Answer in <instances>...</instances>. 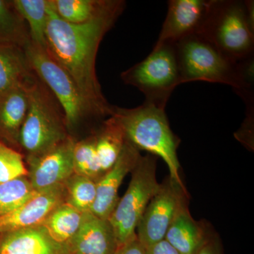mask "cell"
Returning a JSON list of instances; mask_svg holds the SVG:
<instances>
[{
  "instance_id": "27",
  "label": "cell",
  "mask_w": 254,
  "mask_h": 254,
  "mask_svg": "<svg viewBox=\"0 0 254 254\" xmlns=\"http://www.w3.org/2000/svg\"><path fill=\"white\" fill-rule=\"evenodd\" d=\"M28 168L23 155L17 150L0 141V184L21 177H28Z\"/></svg>"
},
{
  "instance_id": "25",
  "label": "cell",
  "mask_w": 254,
  "mask_h": 254,
  "mask_svg": "<svg viewBox=\"0 0 254 254\" xmlns=\"http://www.w3.org/2000/svg\"><path fill=\"white\" fill-rule=\"evenodd\" d=\"M36 192L28 177L0 184V218L17 210Z\"/></svg>"
},
{
  "instance_id": "31",
  "label": "cell",
  "mask_w": 254,
  "mask_h": 254,
  "mask_svg": "<svg viewBox=\"0 0 254 254\" xmlns=\"http://www.w3.org/2000/svg\"></svg>"
},
{
  "instance_id": "3",
  "label": "cell",
  "mask_w": 254,
  "mask_h": 254,
  "mask_svg": "<svg viewBox=\"0 0 254 254\" xmlns=\"http://www.w3.org/2000/svg\"><path fill=\"white\" fill-rule=\"evenodd\" d=\"M28 106L18 138L26 160L53 149L70 136L63 110L48 87L33 73L26 83Z\"/></svg>"
},
{
  "instance_id": "18",
  "label": "cell",
  "mask_w": 254,
  "mask_h": 254,
  "mask_svg": "<svg viewBox=\"0 0 254 254\" xmlns=\"http://www.w3.org/2000/svg\"><path fill=\"white\" fill-rule=\"evenodd\" d=\"M33 73L23 47L0 43V96L25 83Z\"/></svg>"
},
{
  "instance_id": "2",
  "label": "cell",
  "mask_w": 254,
  "mask_h": 254,
  "mask_svg": "<svg viewBox=\"0 0 254 254\" xmlns=\"http://www.w3.org/2000/svg\"><path fill=\"white\" fill-rule=\"evenodd\" d=\"M111 115L121 125L127 141L138 150L163 159L168 165L169 177L183 185L177 156L180 139L170 128L165 109L145 101L131 109L113 106Z\"/></svg>"
},
{
  "instance_id": "16",
  "label": "cell",
  "mask_w": 254,
  "mask_h": 254,
  "mask_svg": "<svg viewBox=\"0 0 254 254\" xmlns=\"http://www.w3.org/2000/svg\"><path fill=\"white\" fill-rule=\"evenodd\" d=\"M28 80L0 96V141L14 148H18L20 131L27 113Z\"/></svg>"
},
{
  "instance_id": "11",
  "label": "cell",
  "mask_w": 254,
  "mask_h": 254,
  "mask_svg": "<svg viewBox=\"0 0 254 254\" xmlns=\"http://www.w3.org/2000/svg\"><path fill=\"white\" fill-rule=\"evenodd\" d=\"M75 142L69 136L45 154L26 160L28 177L36 191L63 185L74 173L73 154Z\"/></svg>"
},
{
  "instance_id": "29",
  "label": "cell",
  "mask_w": 254,
  "mask_h": 254,
  "mask_svg": "<svg viewBox=\"0 0 254 254\" xmlns=\"http://www.w3.org/2000/svg\"><path fill=\"white\" fill-rule=\"evenodd\" d=\"M145 254H180L165 240L144 248Z\"/></svg>"
},
{
  "instance_id": "6",
  "label": "cell",
  "mask_w": 254,
  "mask_h": 254,
  "mask_svg": "<svg viewBox=\"0 0 254 254\" xmlns=\"http://www.w3.org/2000/svg\"><path fill=\"white\" fill-rule=\"evenodd\" d=\"M121 78L141 91L145 102L165 109L174 90L181 84L175 44H155L150 55L122 73Z\"/></svg>"
},
{
  "instance_id": "14",
  "label": "cell",
  "mask_w": 254,
  "mask_h": 254,
  "mask_svg": "<svg viewBox=\"0 0 254 254\" xmlns=\"http://www.w3.org/2000/svg\"><path fill=\"white\" fill-rule=\"evenodd\" d=\"M67 245L74 254H114L119 247L109 220L91 212L83 213L81 225Z\"/></svg>"
},
{
  "instance_id": "4",
  "label": "cell",
  "mask_w": 254,
  "mask_h": 254,
  "mask_svg": "<svg viewBox=\"0 0 254 254\" xmlns=\"http://www.w3.org/2000/svg\"><path fill=\"white\" fill-rule=\"evenodd\" d=\"M174 44L180 83L200 81L230 85L246 102L250 99L237 63L222 54L206 37L196 33Z\"/></svg>"
},
{
  "instance_id": "8",
  "label": "cell",
  "mask_w": 254,
  "mask_h": 254,
  "mask_svg": "<svg viewBox=\"0 0 254 254\" xmlns=\"http://www.w3.org/2000/svg\"><path fill=\"white\" fill-rule=\"evenodd\" d=\"M156 161L155 156H141L132 170L127 191L108 218L119 247L136 235L137 226L147 205L160 188L156 177Z\"/></svg>"
},
{
  "instance_id": "7",
  "label": "cell",
  "mask_w": 254,
  "mask_h": 254,
  "mask_svg": "<svg viewBox=\"0 0 254 254\" xmlns=\"http://www.w3.org/2000/svg\"><path fill=\"white\" fill-rule=\"evenodd\" d=\"M23 48L31 69L58 100L68 130L88 116L101 118L83 98L72 78L52 58L46 48L31 41Z\"/></svg>"
},
{
  "instance_id": "12",
  "label": "cell",
  "mask_w": 254,
  "mask_h": 254,
  "mask_svg": "<svg viewBox=\"0 0 254 254\" xmlns=\"http://www.w3.org/2000/svg\"><path fill=\"white\" fill-rule=\"evenodd\" d=\"M141 156L139 150L127 140L116 163L96 182V198L91 213L99 218H109L120 200V185L136 167Z\"/></svg>"
},
{
  "instance_id": "21",
  "label": "cell",
  "mask_w": 254,
  "mask_h": 254,
  "mask_svg": "<svg viewBox=\"0 0 254 254\" xmlns=\"http://www.w3.org/2000/svg\"><path fill=\"white\" fill-rule=\"evenodd\" d=\"M83 215V213L64 202L57 207L41 225L55 241L68 244L78 231Z\"/></svg>"
},
{
  "instance_id": "26",
  "label": "cell",
  "mask_w": 254,
  "mask_h": 254,
  "mask_svg": "<svg viewBox=\"0 0 254 254\" xmlns=\"http://www.w3.org/2000/svg\"><path fill=\"white\" fill-rule=\"evenodd\" d=\"M106 0H53L56 14L66 22L79 24L89 21L104 6Z\"/></svg>"
},
{
  "instance_id": "17",
  "label": "cell",
  "mask_w": 254,
  "mask_h": 254,
  "mask_svg": "<svg viewBox=\"0 0 254 254\" xmlns=\"http://www.w3.org/2000/svg\"><path fill=\"white\" fill-rule=\"evenodd\" d=\"M208 239L200 224L192 218L185 197L177 208L165 240L180 254H197Z\"/></svg>"
},
{
  "instance_id": "23",
  "label": "cell",
  "mask_w": 254,
  "mask_h": 254,
  "mask_svg": "<svg viewBox=\"0 0 254 254\" xmlns=\"http://www.w3.org/2000/svg\"><path fill=\"white\" fill-rule=\"evenodd\" d=\"M73 161L75 174L88 177L95 182L103 177L105 173L102 171L95 150V134L75 142Z\"/></svg>"
},
{
  "instance_id": "9",
  "label": "cell",
  "mask_w": 254,
  "mask_h": 254,
  "mask_svg": "<svg viewBox=\"0 0 254 254\" xmlns=\"http://www.w3.org/2000/svg\"><path fill=\"white\" fill-rule=\"evenodd\" d=\"M184 185L170 178L160 184L137 226L136 235L144 248L165 240L179 205L186 197Z\"/></svg>"
},
{
  "instance_id": "1",
  "label": "cell",
  "mask_w": 254,
  "mask_h": 254,
  "mask_svg": "<svg viewBox=\"0 0 254 254\" xmlns=\"http://www.w3.org/2000/svg\"><path fill=\"white\" fill-rule=\"evenodd\" d=\"M125 4L121 0H106L94 17L85 23L73 24L58 16L50 0L47 51L72 78L83 98L101 118L111 116L113 106L102 92L95 71V60L102 40L113 27Z\"/></svg>"
},
{
  "instance_id": "13",
  "label": "cell",
  "mask_w": 254,
  "mask_h": 254,
  "mask_svg": "<svg viewBox=\"0 0 254 254\" xmlns=\"http://www.w3.org/2000/svg\"><path fill=\"white\" fill-rule=\"evenodd\" d=\"M64 185L37 191L17 210L0 218V234L41 225L57 207L64 203Z\"/></svg>"
},
{
  "instance_id": "10",
  "label": "cell",
  "mask_w": 254,
  "mask_h": 254,
  "mask_svg": "<svg viewBox=\"0 0 254 254\" xmlns=\"http://www.w3.org/2000/svg\"><path fill=\"white\" fill-rule=\"evenodd\" d=\"M213 0H170L168 11L155 44L176 43L187 36L201 33Z\"/></svg>"
},
{
  "instance_id": "24",
  "label": "cell",
  "mask_w": 254,
  "mask_h": 254,
  "mask_svg": "<svg viewBox=\"0 0 254 254\" xmlns=\"http://www.w3.org/2000/svg\"><path fill=\"white\" fill-rule=\"evenodd\" d=\"M64 185L66 203L81 213L91 211L96 198V182L73 173Z\"/></svg>"
},
{
  "instance_id": "28",
  "label": "cell",
  "mask_w": 254,
  "mask_h": 254,
  "mask_svg": "<svg viewBox=\"0 0 254 254\" xmlns=\"http://www.w3.org/2000/svg\"><path fill=\"white\" fill-rule=\"evenodd\" d=\"M114 254H145V250L136 235L126 243L120 246Z\"/></svg>"
},
{
  "instance_id": "30",
  "label": "cell",
  "mask_w": 254,
  "mask_h": 254,
  "mask_svg": "<svg viewBox=\"0 0 254 254\" xmlns=\"http://www.w3.org/2000/svg\"><path fill=\"white\" fill-rule=\"evenodd\" d=\"M197 254H220L217 244L213 240L208 239Z\"/></svg>"
},
{
  "instance_id": "19",
  "label": "cell",
  "mask_w": 254,
  "mask_h": 254,
  "mask_svg": "<svg viewBox=\"0 0 254 254\" xmlns=\"http://www.w3.org/2000/svg\"><path fill=\"white\" fill-rule=\"evenodd\" d=\"M95 150L102 171L105 173L115 165L127 141L123 127L111 115L95 134Z\"/></svg>"
},
{
  "instance_id": "22",
  "label": "cell",
  "mask_w": 254,
  "mask_h": 254,
  "mask_svg": "<svg viewBox=\"0 0 254 254\" xmlns=\"http://www.w3.org/2000/svg\"><path fill=\"white\" fill-rule=\"evenodd\" d=\"M29 42L27 25L16 12L11 1L0 0V43L24 48Z\"/></svg>"
},
{
  "instance_id": "20",
  "label": "cell",
  "mask_w": 254,
  "mask_h": 254,
  "mask_svg": "<svg viewBox=\"0 0 254 254\" xmlns=\"http://www.w3.org/2000/svg\"><path fill=\"white\" fill-rule=\"evenodd\" d=\"M16 12L27 25L30 41L46 49V29L50 0H13Z\"/></svg>"
},
{
  "instance_id": "5",
  "label": "cell",
  "mask_w": 254,
  "mask_h": 254,
  "mask_svg": "<svg viewBox=\"0 0 254 254\" xmlns=\"http://www.w3.org/2000/svg\"><path fill=\"white\" fill-rule=\"evenodd\" d=\"M201 34L234 63L254 56V26L245 1L213 0Z\"/></svg>"
},
{
  "instance_id": "15",
  "label": "cell",
  "mask_w": 254,
  "mask_h": 254,
  "mask_svg": "<svg viewBox=\"0 0 254 254\" xmlns=\"http://www.w3.org/2000/svg\"><path fill=\"white\" fill-rule=\"evenodd\" d=\"M0 254H71L67 244L53 238L43 225L0 234Z\"/></svg>"
}]
</instances>
